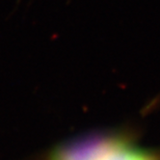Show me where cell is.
<instances>
[{
    "label": "cell",
    "mask_w": 160,
    "mask_h": 160,
    "mask_svg": "<svg viewBox=\"0 0 160 160\" xmlns=\"http://www.w3.org/2000/svg\"><path fill=\"white\" fill-rule=\"evenodd\" d=\"M152 157L118 137H91L65 145L51 160H151Z\"/></svg>",
    "instance_id": "cell-1"
},
{
    "label": "cell",
    "mask_w": 160,
    "mask_h": 160,
    "mask_svg": "<svg viewBox=\"0 0 160 160\" xmlns=\"http://www.w3.org/2000/svg\"><path fill=\"white\" fill-rule=\"evenodd\" d=\"M151 160H153V159H151Z\"/></svg>",
    "instance_id": "cell-2"
}]
</instances>
